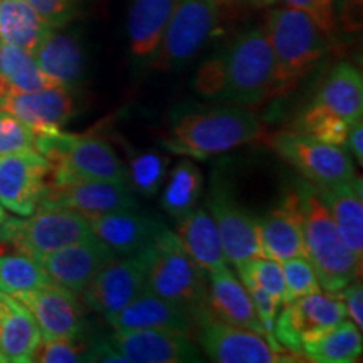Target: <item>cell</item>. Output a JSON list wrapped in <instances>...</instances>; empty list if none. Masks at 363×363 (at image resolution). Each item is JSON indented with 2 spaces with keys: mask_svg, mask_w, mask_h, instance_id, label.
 <instances>
[{
  "mask_svg": "<svg viewBox=\"0 0 363 363\" xmlns=\"http://www.w3.org/2000/svg\"><path fill=\"white\" fill-rule=\"evenodd\" d=\"M128 363L202 362L189 333L170 330H115L108 340Z\"/></svg>",
  "mask_w": 363,
  "mask_h": 363,
  "instance_id": "16",
  "label": "cell"
},
{
  "mask_svg": "<svg viewBox=\"0 0 363 363\" xmlns=\"http://www.w3.org/2000/svg\"><path fill=\"white\" fill-rule=\"evenodd\" d=\"M207 206L217 225L222 251L229 264L238 266L252 257L264 256L257 219L244 211L224 189L216 185Z\"/></svg>",
  "mask_w": 363,
  "mask_h": 363,
  "instance_id": "15",
  "label": "cell"
},
{
  "mask_svg": "<svg viewBox=\"0 0 363 363\" xmlns=\"http://www.w3.org/2000/svg\"><path fill=\"white\" fill-rule=\"evenodd\" d=\"M169 172V157L145 152L133 157L126 169V184L143 197H152L160 190Z\"/></svg>",
  "mask_w": 363,
  "mask_h": 363,
  "instance_id": "35",
  "label": "cell"
},
{
  "mask_svg": "<svg viewBox=\"0 0 363 363\" xmlns=\"http://www.w3.org/2000/svg\"><path fill=\"white\" fill-rule=\"evenodd\" d=\"M276 2L284 4V7L298 9V11L306 12L308 16L313 17V21L320 26V29L328 35L333 33L335 29V19H331L330 16H326L323 7H321L320 0H276Z\"/></svg>",
  "mask_w": 363,
  "mask_h": 363,
  "instance_id": "43",
  "label": "cell"
},
{
  "mask_svg": "<svg viewBox=\"0 0 363 363\" xmlns=\"http://www.w3.org/2000/svg\"><path fill=\"white\" fill-rule=\"evenodd\" d=\"M26 150H35V133L0 108V157Z\"/></svg>",
  "mask_w": 363,
  "mask_h": 363,
  "instance_id": "40",
  "label": "cell"
},
{
  "mask_svg": "<svg viewBox=\"0 0 363 363\" xmlns=\"http://www.w3.org/2000/svg\"><path fill=\"white\" fill-rule=\"evenodd\" d=\"M52 29L26 0H0V43L33 54Z\"/></svg>",
  "mask_w": 363,
  "mask_h": 363,
  "instance_id": "30",
  "label": "cell"
},
{
  "mask_svg": "<svg viewBox=\"0 0 363 363\" xmlns=\"http://www.w3.org/2000/svg\"><path fill=\"white\" fill-rule=\"evenodd\" d=\"M51 163L38 150L0 157V203L17 216H30L40 206Z\"/></svg>",
  "mask_w": 363,
  "mask_h": 363,
  "instance_id": "14",
  "label": "cell"
},
{
  "mask_svg": "<svg viewBox=\"0 0 363 363\" xmlns=\"http://www.w3.org/2000/svg\"><path fill=\"white\" fill-rule=\"evenodd\" d=\"M54 86H65L40 69L34 56L16 45L0 43V99Z\"/></svg>",
  "mask_w": 363,
  "mask_h": 363,
  "instance_id": "31",
  "label": "cell"
},
{
  "mask_svg": "<svg viewBox=\"0 0 363 363\" xmlns=\"http://www.w3.org/2000/svg\"><path fill=\"white\" fill-rule=\"evenodd\" d=\"M313 103L348 125L362 120L363 78L360 71L350 62H340L321 83Z\"/></svg>",
  "mask_w": 363,
  "mask_h": 363,
  "instance_id": "28",
  "label": "cell"
},
{
  "mask_svg": "<svg viewBox=\"0 0 363 363\" xmlns=\"http://www.w3.org/2000/svg\"><path fill=\"white\" fill-rule=\"evenodd\" d=\"M347 143L352 150L353 157L358 160V165H362L363 163V125H362V120L355 121V123L350 126V131H348V136H347Z\"/></svg>",
  "mask_w": 363,
  "mask_h": 363,
  "instance_id": "45",
  "label": "cell"
},
{
  "mask_svg": "<svg viewBox=\"0 0 363 363\" xmlns=\"http://www.w3.org/2000/svg\"><path fill=\"white\" fill-rule=\"evenodd\" d=\"M35 150L48 158L54 174L126 184V167L108 142L62 130L35 133Z\"/></svg>",
  "mask_w": 363,
  "mask_h": 363,
  "instance_id": "7",
  "label": "cell"
},
{
  "mask_svg": "<svg viewBox=\"0 0 363 363\" xmlns=\"http://www.w3.org/2000/svg\"><path fill=\"white\" fill-rule=\"evenodd\" d=\"M262 131V121L244 106L208 108L175 116L162 145L175 155L207 160L261 138Z\"/></svg>",
  "mask_w": 363,
  "mask_h": 363,
  "instance_id": "2",
  "label": "cell"
},
{
  "mask_svg": "<svg viewBox=\"0 0 363 363\" xmlns=\"http://www.w3.org/2000/svg\"><path fill=\"white\" fill-rule=\"evenodd\" d=\"M177 238L182 247L206 272L220 269L229 264L217 233V225L211 212L194 207L187 214L177 217Z\"/></svg>",
  "mask_w": 363,
  "mask_h": 363,
  "instance_id": "27",
  "label": "cell"
},
{
  "mask_svg": "<svg viewBox=\"0 0 363 363\" xmlns=\"http://www.w3.org/2000/svg\"><path fill=\"white\" fill-rule=\"evenodd\" d=\"M350 126L347 121L340 120V118L330 115L315 103H311L296 120V133L311 136V138L320 140V142L337 145L343 147L347 143L348 131Z\"/></svg>",
  "mask_w": 363,
  "mask_h": 363,
  "instance_id": "36",
  "label": "cell"
},
{
  "mask_svg": "<svg viewBox=\"0 0 363 363\" xmlns=\"http://www.w3.org/2000/svg\"><path fill=\"white\" fill-rule=\"evenodd\" d=\"M207 311L225 323L264 335L251 294L229 269V264L207 272Z\"/></svg>",
  "mask_w": 363,
  "mask_h": 363,
  "instance_id": "22",
  "label": "cell"
},
{
  "mask_svg": "<svg viewBox=\"0 0 363 363\" xmlns=\"http://www.w3.org/2000/svg\"><path fill=\"white\" fill-rule=\"evenodd\" d=\"M328 208L340 238L358 256H363V187L360 177L333 187L316 189Z\"/></svg>",
  "mask_w": 363,
  "mask_h": 363,
  "instance_id": "26",
  "label": "cell"
},
{
  "mask_svg": "<svg viewBox=\"0 0 363 363\" xmlns=\"http://www.w3.org/2000/svg\"><path fill=\"white\" fill-rule=\"evenodd\" d=\"M340 21L348 33L362 27V0H340Z\"/></svg>",
  "mask_w": 363,
  "mask_h": 363,
  "instance_id": "44",
  "label": "cell"
},
{
  "mask_svg": "<svg viewBox=\"0 0 363 363\" xmlns=\"http://www.w3.org/2000/svg\"><path fill=\"white\" fill-rule=\"evenodd\" d=\"M179 0H133L130 6V51L136 61L147 62L155 56L165 34L172 12Z\"/></svg>",
  "mask_w": 363,
  "mask_h": 363,
  "instance_id": "25",
  "label": "cell"
},
{
  "mask_svg": "<svg viewBox=\"0 0 363 363\" xmlns=\"http://www.w3.org/2000/svg\"><path fill=\"white\" fill-rule=\"evenodd\" d=\"M207 272L195 264L177 234L165 227L150 246L145 289L187 308L199 320L207 311Z\"/></svg>",
  "mask_w": 363,
  "mask_h": 363,
  "instance_id": "5",
  "label": "cell"
},
{
  "mask_svg": "<svg viewBox=\"0 0 363 363\" xmlns=\"http://www.w3.org/2000/svg\"><path fill=\"white\" fill-rule=\"evenodd\" d=\"M296 194L306 257L315 267L323 291L337 294L347 284L360 279L362 256L340 238L328 208L313 185L305 182Z\"/></svg>",
  "mask_w": 363,
  "mask_h": 363,
  "instance_id": "3",
  "label": "cell"
},
{
  "mask_svg": "<svg viewBox=\"0 0 363 363\" xmlns=\"http://www.w3.org/2000/svg\"><path fill=\"white\" fill-rule=\"evenodd\" d=\"M246 2L252 4V6H256V7H264V6H272L276 0H246Z\"/></svg>",
  "mask_w": 363,
  "mask_h": 363,
  "instance_id": "47",
  "label": "cell"
},
{
  "mask_svg": "<svg viewBox=\"0 0 363 363\" xmlns=\"http://www.w3.org/2000/svg\"><path fill=\"white\" fill-rule=\"evenodd\" d=\"M52 27L65 26L74 13L76 0H26Z\"/></svg>",
  "mask_w": 363,
  "mask_h": 363,
  "instance_id": "41",
  "label": "cell"
},
{
  "mask_svg": "<svg viewBox=\"0 0 363 363\" xmlns=\"http://www.w3.org/2000/svg\"><path fill=\"white\" fill-rule=\"evenodd\" d=\"M91 238L88 219L71 208L38 207L29 219L6 217L0 222V240L34 259Z\"/></svg>",
  "mask_w": 363,
  "mask_h": 363,
  "instance_id": "6",
  "label": "cell"
},
{
  "mask_svg": "<svg viewBox=\"0 0 363 363\" xmlns=\"http://www.w3.org/2000/svg\"><path fill=\"white\" fill-rule=\"evenodd\" d=\"M281 264H283L284 276L283 305H288V303L294 301V299L321 289L315 267H313L311 261L306 256L289 257V259L283 261Z\"/></svg>",
  "mask_w": 363,
  "mask_h": 363,
  "instance_id": "38",
  "label": "cell"
},
{
  "mask_svg": "<svg viewBox=\"0 0 363 363\" xmlns=\"http://www.w3.org/2000/svg\"><path fill=\"white\" fill-rule=\"evenodd\" d=\"M321 7H323V11L326 16H330L331 19H335V12H333V7H335V0H320ZM337 21V19H335Z\"/></svg>",
  "mask_w": 363,
  "mask_h": 363,
  "instance_id": "46",
  "label": "cell"
},
{
  "mask_svg": "<svg viewBox=\"0 0 363 363\" xmlns=\"http://www.w3.org/2000/svg\"><path fill=\"white\" fill-rule=\"evenodd\" d=\"M222 0H179L172 12L153 67L175 71L189 65L214 34Z\"/></svg>",
  "mask_w": 363,
  "mask_h": 363,
  "instance_id": "8",
  "label": "cell"
},
{
  "mask_svg": "<svg viewBox=\"0 0 363 363\" xmlns=\"http://www.w3.org/2000/svg\"><path fill=\"white\" fill-rule=\"evenodd\" d=\"M7 214H6V208L2 207V203H0V222H2L4 219H6Z\"/></svg>",
  "mask_w": 363,
  "mask_h": 363,
  "instance_id": "48",
  "label": "cell"
},
{
  "mask_svg": "<svg viewBox=\"0 0 363 363\" xmlns=\"http://www.w3.org/2000/svg\"><path fill=\"white\" fill-rule=\"evenodd\" d=\"M194 86L202 96L235 106H257L271 99L274 56L266 30L254 27L238 35L199 69Z\"/></svg>",
  "mask_w": 363,
  "mask_h": 363,
  "instance_id": "1",
  "label": "cell"
},
{
  "mask_svg": "<svg viewBox=\"0 0 363 363\" xmlns=\"http://www.w3.org/2000/svg\"><path fill=\"white\" fill-rule=\"evenodd\" d=\"M116 257V254L94 235L83 242L44 254L35 261L44 267L52 284L81 294L91 279Z\"/></svg>",
  "mask_w": 363,
  "mask_h": 363,
  "instance_id": "17",
  "label": "cell"
},
{
  "mask_svg": "<svg viewBox=\"0 0 363 363\" xmlns=\"http://www.w3.org/2000/svg\"><path fill=\"white\" fill-rule=\"evenodd\" d=\"M34 316L43 338L79 337L83 331V308L74 293L57 284L40 286L33 291L13 294Z\"/></svg>",
  "mask_w": 363,
  "mask_h": 363,
  "instance_id": "18",
  "label": "cell"
},
{
  "mask_svg": "<svg viewBox=\"0 0 363 363\" xmlns=\"http://www.w3.org/2000/svg\"><path fill=\"white\" fill-rule=\"evenodd\" d=\"M115 330H170L190 333L197 318L187 308L143 289L110 321Z\"/></svg>",
  "mask_w": 363,
  "mask_h": 363,
  "instance_id": "21",
  "label": "cell"
},
{
  "mask_svg": "<svg viewBox=\"0 0 363 363\" xmlns=\"http://www.w3.org/2000/svg\"><path fill=\"white\" fill-rule=\"evenodd\" d=\"M91 229L101 242L106 244L118 257L142 252L155 242L165 225L150 217L130 211L104 212V214L84 216Z\"/></svg>",
  "mask_w": 363,
  "mask_h": 363,
  "instance_id": "20",
  "label": "cell"
},
{
  "mask_svg": "<svg viewBox=\"0 0 363 363\" xmlns=\"http://www.w3.org/2000/svg\"><path fill=\"white\" fill-rule=\"evenodd\" d=\"M202 174L194 162L182 160L172 169L162 194V207L170 216L187 214L202 194Z\"/></svg>",
  "mask_w": 363,
  "mask_h": 363,
  "instance_id": "33",
  "label": "cell"
},
{
  "mask_svg": "<svg viewBox=\"0 0 363 363\" xmlns=\"http://www.w3.org/2000/svg\"><path fill=\"white\" fill-rule=\"evenodd\" d=\"M264 30L274 56L272 98L283 96L325 57L328 40L311 16L291 7L272 9Z\"/></svg>",
  "mask_w": 363,
  "mask_h": 363,
  "instance_id": "4",
  "label": "cell"
},
{
  "mask_svg": "<svg viewBox=\"0 0 363 363\" xmlns=\"http://www.w3.org/2000/svg\"><path fill=\"white\" fill-rule=\"evenodd\" d=\"M39 207H62L83 216H94L136 208V201L128 184L61 175L51 170Z\"/></svg>",
  "mask_w": 363,
  "mask_h": 363,
  "instance_id": "11",
  "label": "cell"
},
{
  "mask_svg": "<svg viewBox=\"0 0 363 363\" xmlns=\"http://www.w3.org/2000/svg\"><path fill=\"white\" fill-rule=\"evenodd\" d=\"M0 108L29 126L34 133L62 130L74 116V99L67 86H54L0 99Z\"/></svg>",
  "mask_w": 363,
  "mask_h": 363,
  "instance_id": "19",
  "label": "cell"
},
{
  "mask_svg": "<svg viewBox=\"0 0 363 363\" xmlns=\"http://www.w3.org/2000/svg\"><path fill=\"white\" fill-rule=\"evenodd\" d=\"M148 261L150 247L131 256H121V259L116 257L83 289V301L110 323L136 294L145 289Z\"/></svg>",
  "mask_w": 363,
  "mask_h": 363,
  "instance_id": "13",
  "label": "cell"
},
{
  "mask_svg": "<svg viewBox=\"0 0 363 363\" xmlns=\"http://www.w3.org/2000/svg\"><path fill=\"white\" fill-rule=\"evenodd\" d=\"M79 337L43 338L34 353V362L39 363H78L86 362L88 347Z\"/></svg>",
  "mask_w": 363,
  "mask_h": 363,
  "instance_id": "39",
  "label": "cell"
},
{
  "mask_svg": "<svg viewBox=\"0 0 363 363\" xmlns=\"http://www.w3.org/2000/svg\"><path fill=\"white\" fill-rule=\"evenodd\" d=\"M239 272V279L244 286H256L262 291L278 298L281 305L284 303V276L281 261L261 256L252 257L235 266Z\"/></svg>",
  "mask_w": 363,
  "mask_h": 363,
  "instance_id": "37",
  "label": "cell"
},
{
  "mask_svg": "<svg viewBox=\"0 0 363 363\" xmlns=\"http://www.w3.org/2000/svg\"><path fill=\"white\" fill-rule=\"evenodd\" d=\"M48 272L34 257L22 252L0 254V291L19 294L51 284Z\"/></svg>",
  "mask_w": 363,
  "mask_h": 363,
  "instance_id": "34",
  "label": "cell"
},
{
  "mask_svg": "<svg viewBox=\"0 0 363 363\" xmlns=\"http://www.w3.org/2000/svg\"><path fill=\"white\" fill-rule=\"evenodd\" d=\"M271 148L315 189L333 187L355 177V165L342 147L288 131L269 140Z\"/></svg>",
  "mask_w": 363,
  "mask_h": 363,
  "instance_id": "10",
  "label": "cell"
},
{
  "mask_svg": "<svg viewBox=\"0 0 363 363\" xmlns=\"http://www.w3.org/2000/svg\"><path fill=\"white\" fill-rule=\"evenodd\" d=\"M338 298L342 299L345 310H347V316H350V321H353L358 328H363V288L360 281H353V283L347 284L342 291L337 293Z\"/></svg>",
  "mask_w": 363,
  "mask_h": 363,
  "instance_id": "42",
  "label": "cell"
},
{
  "mask_svg": "<svg viewBox=\"0 0 363 363\" xmlns=\"http://www.w3.org/2000/svg\"><path fill=\"white\" fill-rule=\"evenodd\" d=\"M43 335L34 316L12 294L0 291V362L30 363Z\"/></svg>",
  "mask_w": 363,
  "mask_h": 363,
  "instance_id": "24",
  "label": "cell"
},
{
  "mask_svg": "<svg viewBox=\"0 0 363 363\" xmlns=\"http://www.w3.org/2000/svg\"><path fill=\"white\" fill-rule=\"evenodd\" d=\"M257 227L266 257L283 262L289 257L306 256L296 192L286 195L281 206L257 220Z\"/></svg>",
  "mask_w": 363,
  "mask_h": 363,
  "instance_id": "23",
  "label": "cell"
},
{
  "mask_svg": "<svg viewBox=\"0 0 363 363\" xmlns=\"http://www.w3.org/2000/svg\"><path fill=\"white\" fill-rule=\"evenodd\" d=\"M33 56L45 74L67 88L78 83L84 74L83 48L71 34L54 33L52 29Z\"/></svg>",
  "mask_w": 363,
  "mask_h": 363,
  "instance_id": "29",
  "label": "cell"
},
{
  "mask_svg": "<svg viewBox=\"0 0 363 363\" xmlns=\"http://www.w3.org/2000/svg\"><path fill=\"white\" fill-rule=\"evenodd\" d=\"M202 350L217 363H274L286 362L284 348L264 335L225 323L206 311L197 320Z\"/></svg>",
  "mask_w": 363,
  "mask_h": 363,
  "instance_id": "12",
  "label": "cell"
},
{
  "mask_svg": "<svg viewBox=\"0 0 363 363\" xmlns=\"http://www.w3.org/2000/svg\"><path fill=\"white\" fill-rule=\"evenodd\" d=\"M347 320V310L338 294L315 291L283 305L274 323V340L286 352L303 353V348Z\"/></svg>",
  "mask_w": 363,
  "mask_h": 363,
  "instance_id": "9",
  "label": "cell"
},
{
  "mask_svg": "<svg viewBox=\"0 0 363 363\" xmlns=\"http://www.w3.org/2000/svg\"><path fill=\"white\" fill-rule=\"evenodd\" d=\"M362 350V330L353 321L343 320L320 340L306 345L303 353L318 363H353L360 360Z\"/></svg>",
  "mask_w": 363,
  "mask_h": 363,
  "instance_id": "32",
  "label": "cell"
}]
</instances>
